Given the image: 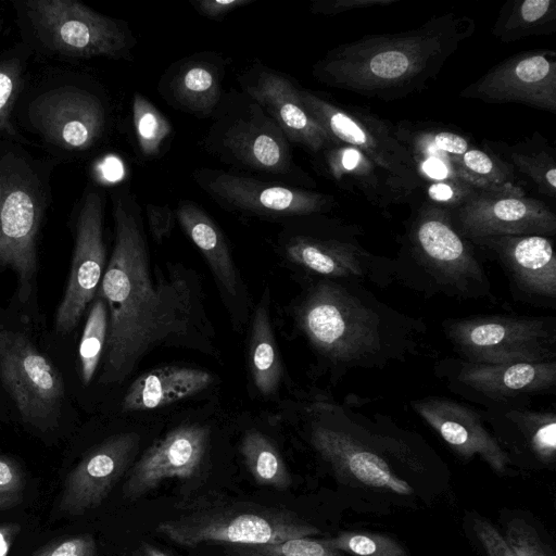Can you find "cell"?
Returning <instances> with one entry per match:
<instances>
[{
	"label": "cell",
	"instance_id": "1",
	"mask_svg": "<svg viewBox=\"0 0 556 556\" xmlns=\"http://www.w3.org/2000/svg\"><path fill=\"white\" fill-rule=\"evenodd\" d=\"M115 243L100 282L108 308L101 381L119 383L155 346L194 334L201 308L187 274L152 273L137 207L115 200Z\"/></svg>",
	"mask_w": 556,
	"mask_h": 556
},
{
	"label": "cell",
	"instance_id": "21",
	"mask_svg": "<svg viewBox=\"0 0 556 556\" xmlns=\"http://www.w3.org/2000/svg\"><path fill=\"white\" fill-rule=\"evenodd\" d=\"M104 266L102 201L97 192H89L78 216L72 268L56 312L59 332H70L75 328L98 290Z\"/></svg>",
	"mask_w": 556,
	"mask_h": 556
},
{
	"label": "cell",
	"instance_id": "23",
	"mask_svg": "<svg viewBox=\"0 0 556 556\" xmlns=\"http://www.w3.org/2000/svg\"><path fill=\"white\" fill-rule=\"evenodd\" d=\"M491 432L509 459L541 466L556 460V412L533 408L531 404L497 405L480 408Z\"/></svg>",
	"mask_w": 556,
	"mask_h": 556
},
{
	"label": "cell",
	"instance_id": "27",
	"mask_svg": "<svg viewBox=\"0 0 556 556\" xmlns=\"http://www.w3.org/2000/svg\"><path fill=\"white\" fill-rule=\"evenodd\" d=\"M321 152L329 176L344 188L359 191L376 206L384 208L410 194L399 179L355 148L333 140Z\"/></svg>",
	"mask_w": 556,
	"mask_h": 556
},
{
	"label": "cell",
	"instance_id": "35",
	"mask_svg": "<svg viewBox=\"0 0 556 556\" xmlns=\"http://www.w3.org/2000/svg\"><path fill=\"white\" fill-rule=\"evenodd\" d=\"M509 162L515 169L530 177L538 190L556 197V162L548 147L530 148L523 143L506 146Z\"/></svg>",
	"mask_w": 556,
	"mask_h": 556
},
{
	"label": "cell",
	"instance_id": "9",
	"mask_svg": "<svg viewBox=\"0 0 556 556\" xmlns=\"http://www.w3.org/2000/svg\"><path fill=\"white\" fill-rule=\"evenodd\" d=\"M433 372L451 392L481 408L532 404L556 389V361L485 364L446 356L434 363Z\"/></svg>",
	"mask_w": 556,
	"mask_h": 556
},
{
	"label": "cell",
	"instance_id": "48",
	"mask_svg": "<svg viewBox=\"0 0 556 556\" xmlns=\"http://www.w3.org/2000/svg\"><path fill=\"white\" fill-rule=\"evenodd\" d=\"M20 532L21 525L17 522H5L0 525V556L9 555Z\"/></svg>",
	"mask_w": 556,
	"mask_h": 556
},
{
	"label": "cell",
	"instance_id": "4",
	"mask_svg": "<svg viewBox=\"0 0 556 556\" xmlns=\"http://www.w3.org/2000/svg\"><path fill=\"white\" fill-rule=\"evenodd\" d=\"M363 399L318 402L307 439L316 455L342 481L379 493L410 496L414 491L396 467L424 470L435 456L422 438L389 415L358 409Z\"/></svg>",
	"mask_w": 556,
	"mask_h": 556
},
{
	"label": "cell",
	"instance_id": "14",
	"mask_svg": "<svg viewBox=\"0 0 556 556\" xmlns=\"http://www.w3.org/2000/svg\"><path fill=\"white\" fill-rule=\"evenodd\" d=\"M459 96L485 103H518L556 112V51L529 50L491 67Z\"/></svg>",
	"mask_w": 556,
	"mask_h": 556
},
{
	"label": "cell",
	"instance_id": "18",
	"mask_svg": "<svg viewBox=\"0 0 556 556\" xmlns=\"http://www.w3.org/2000/svg\"><path fill=\"white\" fill-rule=\"evenodd\" d=\"M139 448L134 432L113 435L91 451L66 476L55 510L75 517L99 507L129 470Z\"/></svg>",
	"mask_w": 556,
	"mask_h": 556
},
{
	"label": "cell",
	"instance_id": "28",
	"mask_svg": "<svg viewBox=\"0 0 556 556\" xmlns=\"http://www.w3.org/2000/svg\"><path fill=\"white\" fill-rule=\"evenodd\" d=\"M213 376L203 369L184 366H162L140 375L129 386L123 410L141 412L170 405L193 396L212 382Z\"/></svg>",
	"mask_w": 556,
	"mask_h": 556
},
{
	"label": "cell",
	"instance_id": "6",
	"mask_svg": "<svg viewBox=\"0 0 556 556\" xmlns=\"http://www.w3.org/2000/svg\"><path fill=\"white\" fill-rule=\"evenodd\" d=\"M155 533L188 548L202 544L257 545L315 536L319 529L283 507L203 493L161 520Z\"/></svg>",
	"mask_w": 556,
	"mask_h": 556
},
{
	"label": "cell",
	"instance_id": "47",
	"mask_svg": "<svg viewBox=\"0 0 556 556\" xmlns=\"http://www.w3.org/2000/svg\"><path fill=\"white\" fill-rule=\"evenodd\" d=\"M253 0H198L192 2L195 10L210 20H222L231 11L249 4Z\"/></svg>",
	"mask_w": 556,
	"mask_h": 556
},
{
	"label": "cell",
	"instance_id": "13",
	"mask_svg": "<svg viewBox=\"0 0 556 556\" xmlns=\"http://www.w3.org/2000/svg\"><path fill=\"white\" fill-rule=\"evenodd\" d=\"M289 262L316 278L370 282L387 288L394 280V261L364 248L356 237L296 235L285 247Z\"/></svg>",
	"mask_w": 556,
	"mask_h": 556
},
{
	"label": "cell",
	"instance_id": "20",
	"mask_svg": "<svg viewBox=\"0 0 556 556\" xmlns=\"http://www.w3.org/2000/svg\"><path fill=\"white\" fill-rule=\"evenodd\" d=\"M39 207L30 187L0 169V266L17 276L18 295L27 301L37 273Z\"/></svg>",
	"mask_w": 556,
	"mask_h": 556
},
{
	"label": "cell",
	"instance_id": "37",
	"mask_svg": "<svg viewBox=\"0 0 556 556\" xmlns=\"http://www.w3.org/2000/svg\"><path fill=\"white\" fill-rule=\"evenodd\" d=\"M320 541L326 546L349 556H409L403 544L383 533L342 531Z\"/></svg>",
	"mask_w": 556,
	"mask_h": 556
},
{
	"label": "cell",
	"instance_id": "25",
	"mask_svg": "<svg viewBox=\"0 0 556 556\" xmlns=\"http://www.w3.org/2000/svg\"><path fill=\"white\" fill-rule=\"evenodd\" d=\"M245 89L289 141L300 143L313 152L324 151L333 142L304 109L299 89L285 76L262 71L256 80Z\"/></svg>",
	"mask_w": 556,
	"mask_h": 556
},
{
	"label": "cell",
	"instance_id": "5",
	"mask_svg": "<svg viewBox=\"0 0 556 556\" xmlns=\"http://www.w3.org/2000/svg\"><path fill=\"white\" fill-rule=\"evenodd\" d=\"M393 261L395 280L425 298L493 299L475 245L455 229L451 211L431 202L417 212Z\"/></svg>",
	"mask_w": 556,
	"mask_h": 556
},
{
	"label": "cell",
	"instance_id": "8",
	"mask_svg": "<svg viewBox=\"0 0 556 556\" xmlns=\"http://www.w3.org/2000/svg\"><path fill=\"white\" fill-rule=\"evenodd\" d=\"M299 97L307 113L332 140L361 151L399 179L410 193L421 187L410 153L391 123L361 108L342 105L308 90L299 89Z\"/></svg>",
	"mask_w": 556,
	"mask_h": 556
},
{
	"label": "cell",
	"instance_id": "2",
	"mask_svg": "<svg viewBox=\"0 0 556 556\" xmlns=\"http://www.w3.org/2000/svg\"><path fill=\"white\" fill-rule=\"evenodd\" d=\"M295 320L334 379L350 370L407 362L430 348L424 319L388 305L359 281L314 279L295 308Z\"/></svg>",
	"mask_w": 556,
	"mask_h": 556
},
{
	"label": "cell",
	"instance_id": "46",
	"mask_svg": "<svg viewBox=\"0 0 556 556\" xmlns=\"http://www.w3.org/2000/svg\"><path fill=\"white\" fill-rule=\"evenodd\" d=\"M397 0H319L311 5L315 14L336 15L354 9L389 5Z\"/></svg>",
	"mask_w": 556,
	"mask_h": 556
},
{
	"label": "cell",
	"instance_id": "7",
	"mask_svg": "<svg viewBox=\"0 0 556 556\" xmlns=\"http://www.w3.org/2000/svg\"><path fill=\"white\" fill-rule=\"evenodd\" d=\"M445 339L456 357L485 364L556 361V318L484 314L446 318Z\"/></svg>",
	"mask_w": 556,
	"mask_h": 556
},
{
	"label": "cell",
	"instance_id": "43",
	"mask_svg": "<svg viewBox=\"0 0 556 556\" xmlns=\"http://www.w3.org/2000/svg\"><path fill=\"white\" fill-rule=\"evenodd\" d=\"M20 67L15 63L0 65V130L14 135L10 123L12 103L18 90Z\"/></svg>",
	"mask_w": 556,
	"mask_h": 556
},
{
	"label": "cell",
	"instance_id": "30",
	"mask_svg": "<svg viewBox=\"0 0 556 556\" xmlns=\"http://www.w3.org/2000/svg\"><path fill=\"white\" fill-rule=\"evenodd\" d=\"M176 217L190 240L201 251L222 287L232 296L238 277L226 239L215 222L197 204L181 202Z\"/></svg>",
	"mask_w": 556,
	"mask_h": 556
},
{
	"label": "cell",
	"instance_id": "31",
	"mask_svg": "<svg viewBox=\"0 0 556 556\" xmlns=\"http://www.w3.org/2000/svg\"><path fill=\"white\" fill-rule=\"evenodd\" d=\"M556 30L555 0H514L500 11L492 34L504 43Z\"/></svg>",
	"mask_w": 556,
	"mask_h": 556
},
{
	"label": "cell",
	"instance_id": "36",
	"mask_svg": "<svg viewBox=\"0 0 556 556\" xmlns=\"http://www.w3.org/2000/svg\"><path fill=\"white\" fill-rule=\"evenodd\" d=\"M132 121L141 153L148 157L157 155L172 132L169 121L140 93L134 94Z\"/></svg>",
	"mask_w": 556,
	"mask_h": 556
},
{
	"label": "cell",
	"instance_id": "38",
	"mask_svg": "<svg viewBox=\"0 0 556 556\" xmlns=\"http://www.w3.org/2000/svg\"><path fill=\"white\" fill-rule=\"evenodd\" d=\"M108 333V308L102 298H98L89 312L79 345L80 375L88 384L97 370L104 351Z\"/></svg>",
	"mask_w": 556,
	"mask_h": 556
},
{
	"label": "cell",
	"instance_id": "44",
	"mask_svg": "<svg viewBox=\"0 0 556 556\" xmlns=\"http://www.w3.org/2000/svg\"><path fill=\"white\" fill-rule=\"evenodd\" d=\"M472 530L484 556H517L503 534L488 519L477 517Z\"/></svg>",
	"mask_w": 556,
	"mask_h": 556
},
{
	"label": "cell",
	"instance_id": "19",
	"mask_svg": "<svg viewBox=\"0 0 556 556\" xmlns=\"http://www.w3.org/2000/svg\"><path fill=\"white\" fill-rule=\"evenodd\" d=\"M409 406L458 457L466 460L479 457L496 473L508 470L511 460L480 409L439 395L414 399Z\"/></svg>",
	"mask_w": 556,
	"mask_h": 556
},
{
	"label": "cell",
	"instance_id": "34",
	"mask_svg": "<svg viewBox=\"0 0 556 556\" xmlns=\"http://www.w3.org/2000/svg\"><path fill=\"white\" fill-rule=\"evenodd\" d=\"M240 453L248 471L258 485L278 491L291 486L292 478L282 455L264 433L256 430L247 432L240 444Z\"/></svg>",
	"mask_w": 556,
	"mask_h": 556
},
{
	"label": "cell",
	"instance_id": "11",
	"mask_svg": "<svg viewBox=\"0 0 556 556\" xmlns=\"http://www.w3.org/2000/svg\"><path fill=\"white\" fill-rule=\"evenodd\" d=\"M46 42L73 56L119 58L129 49L125 29L114 20L74 0H38L26 3Z\"/></svg>",
	"mask_w": 556,
	"mask_h": 556
},
{
	"label": "cell",
	"instance_id": "41",
	"mask_svg": "<svg viewBox=\"0 0 556 556\" xmlns=\"http://www.w3.org/2000/svg\"><path fill=\"white\" fill-rule=\"evenodd\" d=\"M25 478L20 464L0 455V511L20 505L24 497Z\"/></svg>",
	"mask_w": 556,
	"mask_h": 556
},
{
	"label": "cell",
	"instance_id": "49",
	"mask_svg": "<svg viewBox=\"0 0 556 556\" xmlns=\"http://www.w3.org/2000/svg\"><path fill=\"white\" fill-rule=\"evenodd\" d=\"M129 556H169L157 546L147 542L140 541L139 544L131 551Z\"/></svg>",
	"mask_w": 556,
	"mask_h": 556
},
{
	"label": "cell",
	"instance_id": "40",
	"mask_svg": "<svg viewBox=\"0 0 556 556\" xmlns=\"http://www.w3.org/2000/svg\"><path fill=\"white\" fill-rule=\"evenodd\" d=\"M503 536L517 556H552L535 528L522 518L510 519Z\"/></svg>",
	"mask_w": 556,
	"mask_h": 556
},
{
	"label": "cell",
	"instance_id": "15",
	"mask_svg": "<svg viewBox=\"0 0 556 556\" xmlns=\"http://www.w3.org/2000/svg\"><path fill=\"white\" fill-rule=\"evenodd\" d=\"M471 243L500 265L515 300L556 307V255L549 237L492 236Z\"/></svg>",
	"mask_w": 556,
	"mask_h": 556
},
{
	"label": "cell",
	"instance_id": "39",
	"mask_svg": "<svg viewBox=\"0 0 556 556\" xmlns=\"http://www.w3.org/2000/svg\"><path fill=\"white\" fill-rule=\"evenodd\" d=\"M226 554L227 556H346L313 536L295 538L271 544L229 545Z\"/></svg>",
	"mask_w": 556,
	"mask_h": 556
},
{
	"label": "cell",
	"instance_id": "24",
	"mask_svg": "<svg viewBox=\"0 0 556 556\" xmlns=\"http://www.w3.org/2000/svg\"><path fill=\"white\" fill-rule=\"evenodd\" d=\"M33 123L54 143L83 150L93 144L104 126V109L93 94L75 88L55 89L31 105Z\"/></svg>",
	"mask_w": 556,
	"mask_h": 556
},
{
	"label": "cell",
	"instance_id": "17",
	"mask_svg": "<svg viewBox=\"0 0 556 556\" xmlns=\"http://www.w3.org/2000/svg\"><path fill=\"white\" fill-rule=\"evenodd\" d=\"M210 430L199 425L178 427L154 442L129 468L122 493L138 501L167 480L190 481L204 469Z\"/></svg>",
	"mask_w": 556,
	"mask_h": 556
},
{
	"label": "cell",
	"instance_id": "45",
	"mask_svg": "<svg viewBox=\"0 0 556 556\" xmlns=\"http://www.w3.org/2000/svg\"><path fill=\"white\" fill-rule=\"evenodd\" d=\"M147 220L153 239L162 242L167 238L174 226L176 215L168 205H156L148 203L146 205Z\"/></svg>",
	"mask_w": 556,
	"mask_h": 556
},
{
	"label": "cell",
	"instance_id": "12",
	"mask_svg": "<svg viewBox=\"0 0 556 556\" xmlns=\"http://www.w3.org/2000/svg\"><path fill=\"white\" fill-rule=\"evenodd\" d=\"M458 233L470 242L492 236L556 233V215L542 201L525 191H477L451 212Z\"/></svg>",
	"mask_w": 556,
	"mask_h": 556
},
{
	"label": "cell",
	"instance_id": "42",
	"mask_svg": "<svg viewBox=\"0 0 556 556\" xmlns=\"http://www.w3.org/2000/svg\"><path fill=\"white\" fill-rule=\"evenodd\" d=\"M30 556H98L96 539L84 533L51 541Z\"/></svg>",
	"mask_w": 556,
	"mask_h": 556
},
{
	"label": "cell",
	"instance_id": "33",
	"mask_svg": "<svg viewBox=\"0 0 556 556\" xmlns=\"http://www.w3.org/2000/svg\"><path fill=\"white\" fill-rule=\"evenodd\" d=\"M456 172L463 181L481 191H521L514 166L491 148L471 146L456 161Z\"/></svg>",
	"mask_w": 556,
	"mask_h": 556
},
{
	"label": "cell",
	"instance_id": "32",
	"mask_svg": "<svg viewBox=\"0 0 556 556\" xmlns=\"http://www.w3.org/2000/svg\"><path fill=\"white\" fill-rule=\"evenodd\" d=\"M249 367L253 383L262 395L276 392L282 376V365L265 301L258 305L252 321Z\"/></svg>",
	"mask_w": 556,
	"mask_h": 556
},
{
	"label": "cell",
	"instance_id": "16",
	"mask_svg": "<svg viewBox=\"0 0 556 556\" xmlns=\"http://www.w3.org/2000/svg\"><path fill=\"white\" fill-rule=\"evenodd\" d=\"M199 186L226 207L247 214L285 217L327 210L332 198L319 192L260 181L223 170L194 173Z\"/></svg>",
	"mask_w": 556,
	"mask_h": 556
},
{
	"label": "cell",
	"instance_id": "29",
	"mask_svg": "<svg viewBox=\"0 0 556 556\" xmlns=\"http://www.w3.org/2000/svg\"><path fill=\"white\" fill-rule=\"evenodd\" d=\"M219 67L204 59H188L170 68L162 79L166 101L184 112L205 117L222 98Z\"/></svg>",
	"mask_w": 556,
	"mask_h": 556
},
{
	"label": "cell",
	"instance_id": "10",
	"mask_svg": "<svg viewBox=\"0 0 556 556\" xmlns=\"http://www.w3.org/2000/svg\"><path fill=\"white\" fill-rule=\"evenodd\" d=\"M0 374L26 424L41 431L56 426L64 400L62 376L25 333L0 330Z\"/></svg>",
	"mask_w": 556,
	"mask_h": 556
},
{
	"label": "cell",
	"instance_id": "22",
	"mask_svg": "<svg viewBox=\"0 0 556 556\" xmlns=\"http://www.w3.org/2000/svg\"><path fill=\"white\" fill-rule=\"evenodd\" d=\"M214 138V151L238 166L286 174L293 165L288 138L255 101Z\"/></svg>",
	"mask_w": 556,
	"mask_h": 556
},
{
	"label": "cell",
	"instance_id": "26",
	"mask_svg": "<svg viewBox=\"0 0 556 556\" xmlns=\"http://www.w3.org/2000/svg\"><path fill=\"white\" fill-rule=\"evenodd\" d=\"M395 128L410 153L421 186L462 180L456 172V161L472 146L467 136L422 124L403 123Z\"/></svg>",
	"mask_w": 556,
	"mask_h": 556
},
{
	"label": "cell",
	"instance_id": "3",
	"mask_svg": "<svg viewBox=\"0 0 556 556\" xmlns=\"http://www.w3.org/2000/svg\"><path fill=\"white\" fill-rule=\"evenodd\" d=\"M475 29L472 18L448 12L415 29L340 45L314 65L313 74L328 86L364 97L400 99L426 89Z\"/></svg>",
	"mask_w": 556,
	"mask_h": 556
}]
</instances>
